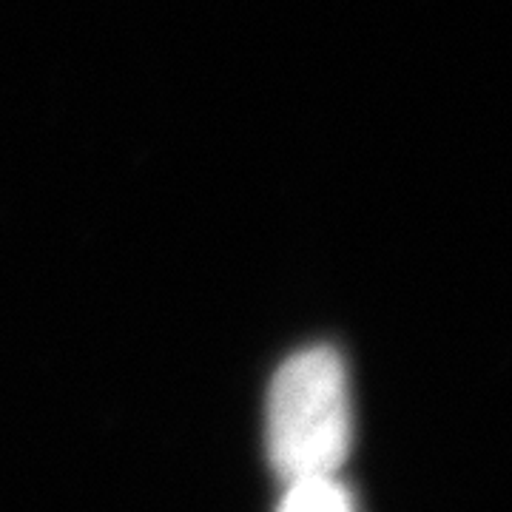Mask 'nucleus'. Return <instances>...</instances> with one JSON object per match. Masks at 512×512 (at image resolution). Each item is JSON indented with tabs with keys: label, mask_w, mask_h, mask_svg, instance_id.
I'll use <instances>...</instances> for the list:
<instances>
[{
	"label": "nucleus",
	"mask_w": 512,
	"mask_h": 512,
	"mask_svg": "<svg viewBox=\"0 0 512 512\" xmlns=\"http://www.w3.org/2000/svg\"><path fill=\"white\" fill-rule=\"evenodd\" d=\"M353 444L348 370L333 348H311L279 367L268 396V456L285 484L336 476Z\"/></svg>",
	"instance_id": "nucleus-1"
},
{
	"label": "nucleus",
	"mask_w": 512,
	"mask_h": 512,
	"mask_svg": "<svg viewBox=\"0 0 512 512\" xmlns=\"http://www.w3.org/2000/svg\"><path fill=\"white\" fill-rule=\"evenodd\" d=\"M282 510L285 512H348L356 507V498L336 476H308L285 484Z\"/></svg>",
	"instance_id": "nucleus-2"
}]
</instances>
